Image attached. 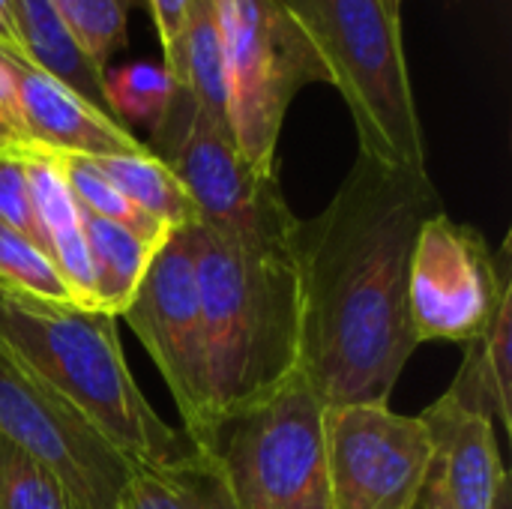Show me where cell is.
Listing matches in <instances>:
<instances>
[{
  "mask_svg": "<svg viewBox=\"0 0 512 509\" xmlns=\"http://www.w3.org/2000/svg\"><path fill=\"white\" fill-rule=\"evenodd\" d=\"M441 210L429 174L357 156L333 201L297 222V375L324 408L390 402L420 348L408 318L411 249Z\"/></svg>",
  "mask_w": 512,
  "mask_h": 509,
  "instance_id": "cell-1",
  "label": "cell"
},
{
  "mask_svg": "<svg viewBox=\"0 0 512 509\" xmlns=\"http://www.w3.org/2000/svg\"><path fill=\"white\" fill-rule=\"evenodd\" d=\"M0 348L72 405L129 468H171L201 456L138 390L108 312L45 303L0 285Z\"/></svg>",
  "mask_w": 512,
  "mask_h": 509,
  "instance_id": "cell-2",
  "label": "cell"
},
{
  "mask_svg": "<svg viewBox=\"0 0 512 509\" xmlns=\"http://www.w3.org/2000/svg\"><path fill=\"white\" fill-rule=\"evenodd\" d=\"M189 237L219 429L297 378L294 267L291 252H255L201 225Z\"/></svg>",
  "mask_w": 512,
  "mask_h": 509,
  "instance_id": "cell-3",
  "label": "cell"
},
{
  "mask_svg": "<svg viewBox=\"0 0 512 509\" xmlns=\"http://www.w3.org/2000/svg\"><path fill=\"white\" fill-rule=\"evenodd\" d=\"M318 54L327 84L345 99L360 156L399 171H426V141L405 66L402 27L381 0H279Z\"/></svg>",
  "mask_w": 512,
  "mask_h": 509,
  "instance_id": "cell-4",
  "label": "cell"
},
{
  "mask_svg": "<svg viewBox=\"0 0 512 509\" xmlns=\"http://www.w3.org/2000/svg\"><path fill=\"white\" fill-rule=\"evenodd\" d=\"M147 150L183 183L195 225L255 252H291L300 219L288 210L279 174H258L183 87L174 84Z\"/></svg>",
  "mask_w": 512,
  "mask_h": 509,
  "instance_id": "cell-5",
  "label": "cell"
},
{
  "mask_svg": "<svg viewBox=\"0 0 512 509\" xmlns=\"http://www.w3.org/2000/svg\"><path fill=\"white\" fill-rule=\"evenodd\" d=\"M228 120L240 156L258 174H279L276 147L291 99L327 72L279 0H216Z\"/></svg>",
  "mask_w": 512,
  "mask_h": 509,
  "instance_id": "cell-6",
  "label": "cell"
},
{
  "mask_svg": "<svg viewBox=\"0 0 512 509\" xmlns=\"http://www.w3.org/2000/svg\"><path fill=\"white\" fill-rule=\"evenodd\" d=\"M210 456L237 509H330L324 405L300 375L219 423Z\"/></svg>",
  "mask_w": 512,
  "mask_h": 509,
  "instance_id": "cell-7",
  "label": "cell"
},
{
  "mask_svg": "<svg viewBox=\"0 0 512 509\" xmlns=\"http://www.w3.org/2000/svg\"><path fill=\"white\" fill-rule=\"evenodd\" d=\"M123 318L156 363L183 417V432L201 453H210L216 414L210 399L207 339L189 228L171 231L153 252L138 294Z\"/></svg>",
  "mask_w": 512,
  "mask_h": 509,
  "instance_id": "cell-8",
  "label": "cell"
},
{
  "mask_svg": "<svg viewBox=\"0 0 512 509\" xmlns=\"http://www.w3.org/2000/svg\"><path fill=\"white\" fill-rule=\"evenodd\" d=\"M510 291V237L495 255L477 228L450 219L447 210L423 222L408 264V318L417 345L468 348L489 330Z\"/></svg>",
  "mask_w": 512,
  "mask_h": 509,
  "instance_id": "cell-9",
  "label": "cell"
},
{
  "mask_svg": "<svg viewBox=\"0 0 512 509\" xmlns=\"http://www.w3.org/2000/svg\"><path fill=\"white\" fill-rule=\"evenodd\" d=\"M330 509H414L435 462V438L420 417L390 402L324 408Z\"/></svg>",
  "mask_w": 512,
  "mask_h": 509,
  "instance_id": "cell-10",
  "label": "cell"
},
{
  "mask_svg": "<svg viewBox=\"0 0 512 509\" xmlns=\"http://www.w3.org/2000/svg\"><path fill=\"white\" fill-rule=\"evenodd\" d=\"M0 438L54 474L84 509H117L129 462L0 348Z\"/></svg>",
  "mask_w": 512,
  "mask_h": 509,
  "instance_id": "cell-11",
  "label": "cell"
},
{
  "mask_svg": "<svg viewBox=\"0 0 512 509\" xmlns=\"http://www.w3.org/2000/svg\"><path fill=\"white\" fill-rule=\"evenodd\" d=\"M0 54L6 60V69L18 96L27 138L36 147L51 150V153L87 156V159L147 153V144H141L129 132V126L102 114L99 108H93L78 93L54 81L51 75L39 72L36 66L12 57L9 51H0Z\"/></svg>",
  "mask_w": 512,
  "mask_h": 509,
  "instance_id": "cell-12",
  "label": "cell"
},
{
  "mask_svg": "<svg viewBox=\"0 0 512 509\" xmlns=\"http://www.w3.org/2000/svg\"><path fill=\"white\" fill-rule=\"evenodd\" d=\"M444 468L447 498L453 509H495L501 483L507 480L495 423L486 411L465 405L453 390L420 417Z\"/></svg>",
  "mask_w": 512,
  "mask_h": 509,
  "instance_id": "cell-13",
  "label": "cell"
},
{
  "mask_svg": "<svg viewBox=\"0 0 512 509\" xmlns=\"http://www.w3.org/2000/svg\"><path fill=\"white\" fill-rule=\"evenodd\" d=\"M30 195L36 204L39 225L48 240V255L60 276L66 279L72 297L84 309L93 306V279H90V258H87V240H84V222L81 207L72 198L54 156L42 147H30L21 153Z\"/></svg>",
  "mask_w": 512,
  "mask_h": 509,
  "instance_id": "cell-14",
  "label": "cell"
},
{
  "mask_svg": "<svg viewBox=\"0 0 512 509\" xmlns=\"http://www.w3.org/2000/svg\"><path fill=\"white\" fill-rule=\"evenodd\" d=\"M12 18L24 63L36 66L102 114L114 117L105 96V69L84 54L51 0H12Z\"/></svg>",
  "mask_w": 512,
  "mask_h": 509,
  "instance_id": "cell-15",
  "label": "cell"
},
{
  "mask_svg": "<svg viewBox=\"0 0 512 509\" xmlns=\"http://www.w3.org/2000/svg\"><path fill=\"white\" fill-rule=\"evenodd\" d=\"M165 72L177 87H183L201 114L219 129L231 132L228 120V81H225V54L222 30L216 15V0H195L186 18V27L177 45L165 54ZM234 138V135H231Z\"/></svg>",
  "mask_w": 512,
  "mask_h": 509,
  "instance_id": "cell-16",
  "label": "cell"
},
{
  "mask_svg": "<svg viewBox=\"0 0 512 509\" xmlns=\"http://www.w3.org/2000/svg\"><path fill=\"white\" fill-rule=\"evenodd\" d=\"M90 279H93V306L108 312L111 318H123L129 303L138 294V285L153 258V246H147L132 231L105 222L87 210H81Z\"/></svg>",
  "mask_w": 512,
  "mask_h": 509,
  "instance_id": "cell-17",
  "label": "cell"
},
{
  "mask_svg": "<svg viewBox=\"0 0 512 509\" xmlns=\"http://www.w3.org/2000/svg\"><path fill=\"white\" fill-rule=\"evenodd\" d=\"M117 509H237L210 453L171 468H132Z\"/></svg>",
  "mask_w": 512,
  "mask_h": 509,
  "instance_id": "cell-18",
  "label": "cell"
},
{
  "mask_svg": "<svg viewBox=\"0 0 512 509\" xmlns=\"http://www.w3.org/2000/svg\"><path fill=\"white\" fill-rule=\"evenodd\" d=\"M99 171L147 216L159 219L171 231L198 222L192 198L186 195L177 174L150 150L138 156H102L93 159Z\"/></svg>",
  "mask_w": 512,
  "mask_h": 509,
  "instance_id": "cell-19",
  "label": "cell"
},
{
  "mask_svg": "<svg viewBox=\"0 0 512 509\" xmlns=\"http://www.w3.org/2000/svg\"><path fill=\"white\" fill-rule=\"evenodd\" d=\"M51 153V150H48ZM54 156V162H57V168H60V174H63V180H66V186H69V192H72V198L78 201V207L81 210H87V213H93V216H99V219H105V222H114V225H120V228H126V231H132L135 237H141L147 246H153V249H159L165 240H168V234H171V228L168 225H162L159 219H153V216H147L144 210H138L102 171H99V165L93 162V159H87V156H72V153H51Z\"/></svg>",
  "mask_w": 512,
  "mask_h": 509,
  "instance_id": "cell-20",
  "label": "cell"
},
{
  "mask_svg": "<svg viewBox=\"0 0 512 509\" xmlns=\"http://www.w3.org/2000/svg\"><path fill=\"white\" fill-rule=\"evenodd\" d=\"M51 3L66 21L75 42L99 69H108L111 57L126 48V24L135 0H51Z\"/></svg>",
  "mask_w": 512,
  "mask_h": 509,
  "instance_id": "cell-21",
  "label": "cell"
},
{
  "mask_svg": "<svg viewBox=\"0 0 512 509\" xmlns=\"http://www.w3.org/2000/svg\"><path fill=\"white\" fill-rule=\"evenodd\" d=\"M174 81L165 66L156 63H129L120 69H105V96L111 114L126 123H153L162 117L171 99Z\"/></svg>",
  "mask_w": 512,
  "mask_h": 509,
  "instance_id": "cell-22",
  "label": "cell"
},
{
  "mask_svg": "<svg viewBox=\"0 0 512 509\" xmlns=\"http://www.w3.org/2000/svg\"><path fill=\"white\" fill-rule=\"evenodd\" d=\"M0 285L45 303H75L54 261L6 225H0Z\"/></svg>",
  "mask_w": 512,
  "mask_h": 509,
  "instance_id": "cell-23",
  "label": "cell"
},
{
  "mask_svg": "<svg viewBox=\"0 0 512 509\" xmlns=\"http://www.w3.org/2000/svg\"><path fill=\"white\" fill-rule=\"evenodd\" d=\"M0 509H84L30 456L0 438Z\"/></svg>",
  "mask_w": 512,
  "mask_h": 509,
  "instance_id": "cell-24",
  "label": "cell"
},
{
  "mask_svg": "<svg viewBox=\"0 0 512 509\" xmlns=\"http://www.w3.org/2000/svg\"><path fill=\"white\" fill-rule=\"evenodd\" d=\"M512 291L501 300L489 330L471 342L468 348L474 351L486 390H489V405H492V417L501 423L504 432L512 429Z\"/></svg>",
  "mask_w": 512,
  "mask_h": 509,
  "instance_id": "cell-25",
  "label": "cell"
},
{
  "mask_svg": "<svg viewBox=\"0 0 512 509\" xmlns=\"http://www.w3.org/2000/svg\"><path fill=\"white\" fill-rule=\"evenodd\" d=\"M0 225L12 228L33 246H39L48 255V240L36 216V204L30 195L27 171L21 156H3L0 153ZM51 258V255H48Z\"/></svg>",
  "mask_w": 512,
  "mask_h": 509,
  "instance_id": "cell-26",
  "label": "cell"
},
{
  "mask_svg": "<svg viewBox=\"0 0 512 509\" xmlns=\"http://www.w3.org/2000/svg\"><path fill=\"white\" fill-rule=\"evenodd\" d=\"M30 147H36V144L27 138L21 108H18V96H15L6 60L0 54V153L3 156H21Z\"/></svg>",
  "mask_w": 512,
  "mask_h": 509,
  "instance_id": "cell-27",
  "label": "cell"
},
{
  "mask_svg": "<svg viewBox=\"0 0 512 509\" xmlns=\"http://www.w3.org/2000/svg\"><path fill=\"white\" fill-rule=\"evenodd\" d=\"M147 3H150V12H153V24H156L162 51L168 54L177 45L180 33H183L195 0H147Z\"/></svg>",
  "mask_w": 512,
  "mask_h": 509,
  "instance_id": "cell-28",
  "label": "cell"
},
{
  "mask_svg": "<svg viewBox=\"0 0 512 509\" xmlns=\"http://www.w3.org/2000/svg\"><path fill=\"white\" fill-rule=\"evenodd\" d=\"M414 509H453L450 507V498H447V483H444V468H441V459L435 453V462H432V471L420 489V498Z\"/></svg>",
  "mask_w": 512,
  "mask_h": 509,
  "instance_id": "cell-29",
  "label": "cell"
},
{
  "mask_svg": "<svg viewBox=\"0 0 512 509\" xmlns=\"http://www.w3.org/2000/svg\"><path fill=\"white\" fill-rule=\"evenodd\" d=\"M0 30L9 36L12 48H15V57L24 60L21 54V45H18V36H15V18H12V0H0Z\"/></svg>",
  "mask_w": 512,
  "mask_h": 509,
  "instance_id": "cell-30",
  "label": "cell"
},
{
  "mask_svg": "<svg viewBox=\"0 0 512 509\" xmlns=\"http://www.w3.org/2000/svg\"><path fill=\"white\" fill-rule=\"evenodd\" d=\"M495 509H512V483L510 477L501 483V492H498V498H495Z\"/></svg>",
  "mask_w": 512,
  "mask_h": 509,
  "instance_id": "cell-31",
  "label": "cell"
},
{
  "mask_svg": "<svg viewBox=\"0 0 512 509\" xmlns=\"http://www.w3.org/2000/svg\"><path fill=\"white\" fill-rule=\"evenodd\" d=\"M384 3V9L393 15V18H399V12H402V0H381Z\"/></svg>",
  "mask_w": 512,
  "mask_h": 509,
  "instance_id": "cell-32",
  "label": "cell"
},
{
  "mask_svg": "<svg viewBox=\"0 0 512 509\" xmlns=\"http://www.w3.org/2000/svg\"><path fill=\"white\" fill-rule=\"evenodd\" d=\"M0 51H9V54L15 57V48H12V42H9V36H6L3 30H0Z\"/></svg>",
  "mask_w": 512,
  "mask_h": 509,
  "instance_id": "cell-33",
  "label": "cell"
}]
</instances>
